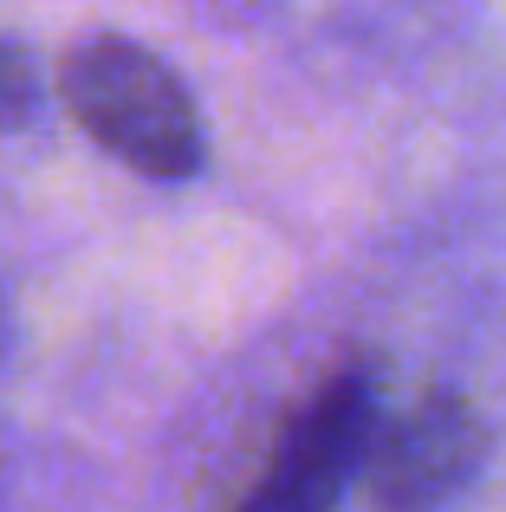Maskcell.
Instances as JSON below:
<instances>
[{"label":"cell","instance_id":"cell-4","mask_svg":"<svg viewBox=\"0 0 506 512\" xmlns=\"http://www.w3.org/2000/svg\"><path fill=\"white\" fill-rule=\"evenodd\" d=\"M39 117V72L13 39H0V130H26Z\"/></svg>","mask_w":506,"mask_h":512},{"label":"cell","instance_id":"cell-3","mask_svg":"<svg viewBox=\"0 0 506 512\" xmlns=\"http://www.w3.org/2000/svg\"><path fill=\"white\" fill-rule=\"evenodd\" d=\"M487 415L461 389H416L409 402L383 396L377 435L364 454V500L377 512H455L487 467Z\"/></svg>","mask_w":506,"mask_h":512},{"label":"cell","instance_id":"cell-1","mask_svg":"<svg viewBox=\"0 0 506 512\" xmlns=\"http://www.w3.org/2000/svg\"><path fill=\"white\" fill-rule=\"evenodd\" d=\"M59 104L104 156L150 182H189L208 163V130L163 52L124 33H85L59 52Z\"/></svg>","mask_w":506,"mask_h":512},{"label":"cell","instance_id":"cell-2","mask_svg":"<svg viewBox=\"0 0 506 512\" xmlns=\"http://www.w3.org/2000/svg\"><path fill=\"white\" fill-rule=\"evenodd\" d=\"M377 415H383L377 363L351 357L331 376H318L279 422L273 454L253 474V487L234 500V512H344L351 487L364 480Z\"/></svg>","mask_w":506,"mask_h":512}]
</instances>
